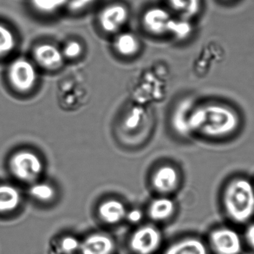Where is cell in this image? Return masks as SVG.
<instances>
[{
  "mask_svg": "<svg viewBox=\"0 0 254 254\" xmlns=\"http://www.w3.org/2000/svg\"><path fill=\"white\" fill-rule=\"evenodd\" d=\"M239 125L238 114L231 107L224 104H192L190 111V135L198 134L209 138H224L234 134Z\"/></svg>",
  "mask_w": 254,
  "mask_h": 254,
  "instance_id": "cell-1",
  "label": "cell"
},
{
  "mask_svg": "<svg viewBox=\"0 0 254 254\" xmlns=\"http://www.w3.org/2000/svg\"><path fill=\"white\" fill-rule=\"evenodd\" d=\"M223 206L228 217L236 223L249 222L254 216V186L246 177H236L225 186Z\"/></svg>",
  "mask_w": 254,
  "mask_h": 254,
  "instance_id": "cell-2",
  "label": "cell"
},
{
  "mask_svg": "<svg viewBox=\"0 0 254 254\" xmlns=\"http://www.w3.org/2000/svg\"><path fill=\"white\" fill-rule=\"evenodd\" d=\"M152 128L150 114L141 107L128 110L119 125L120 137L131 144L139 143L146 138Z\"/></svg>",
  "mask_w": 254,
  "mask_h": 254,
  "instance_id": "cell-3",
  "label": "cell"
},
{
  "mask_svg": "<svg viewBox=\"0 0 254 254\" xmlns=\"http://www.w3.org/2000/svg\"><path fill=\"white\" fill-rule=\"evenodd\" d=\"M130 10L121 1H113L102 7L97 16V22L101 31L108 35H116L128 24Z\"/></svg>",
  "mask_w": 254,
  "mask_h": 254,
  "instance_id": "cell-4",
  "label": "cell"
},
{
  "mask_svg": "<svg viewBox=\"0 0 254 254\" xmlns=\"http://www.w3.org/2000/svg\"><path fill=\"white\" fill-rule=\"evenodd\" d=\"M176 16L167 7L151 6L142 13L140 23L151 36L170 37Z\"/></svg>",
  "mask_w": 254,
  "mask_h": 254,
  "instance_id": "cell-5",
  "label": "cell"
},
{
  "mask_svg": "<svg viewBox=\"0 0 254 254\" xmlns=\"http://www.w3.org/2000/svg\"><path fill=\"white\" fill-rule=\"evenodd\" d=\"M9 168L18 180L34 183L43 170V164L38 155L29 151H19L10 158Z\"/></svg>",
  "mask_w": 254,
  "mask_h": 254,
  "instance_id": "cell-6",
  "label": "cell"
},
{
  "mask_svg": "<svg viewBox=\"0 0 254 254\" xmlns=\"http://www.w3.org/2000/svg\"><path fill=\"white\" fill-rule=\"evenodd\" d=\"M207 246L211 254H243L245 242L236 230L221 227L212 231Z\"/></svg>",
  "mask_w": 254,
  "mask_h": 254,
  "instance_id": "cell-7",
  "label": "cell"
},
{
  "mask_svg": "<svg viewBox=\"0 0 254 254\" xmlns=\"http://www.w3.org/2000/svg\"><path fill=\"white\" fill-rule=\"evenodd\" d=\"M7 76L12 87L19 92H29L38 80L35 65L25 58H17L13 61L9 66Z\"/></svg>",
  "mask_w": 254,
  "mask_h": 254,
  "instance_id": "cell-8",
  "label": "cell"
},
{
  "mask_svg": "<svg viewBox=\"0 0 254 254\" xmlns=\"http://www.w3.org/2000/svg\"><path fill=\"white\" fill-rule=\"evenodd\" d=\"M162 244V235L158 228L145 225L136 230L130 237L128 248L133 254H155Z\"/></svg>",
  "mask_w": 254,
  "mask_h": 254,
  "instance_id": "cell-9",
  "label": "cell"
},
{
  "mask_svg": "<svg viewBox=\"0 0 254 254\" xmlns=\"http://www.w3.org/2000/svg\"><path fill=\"white\" fill-rule=\"evenodd\" d=\"M33 57L39 67L49 72L61 70L65 61L61 48L50 43L37 45L33 51Z\"/></svg>",
  "mask_w": 254,
  "mask_h": 254,
  "instance_id": "cell-10",
  "label": "cell"
},
{
  "mask_svg": "<svg viewBox=\"0 0 254 254\" xmlns=\"http://www.w3.org/2000/svg\"><path fill=\"white\" fill-rule=\"evenodd\" d=\"M180 183V174L175 167L170 165L160 167L152 174V185L158 193L167 195L175 192Z\"/></svg>",
  "mask_w": 254,
  "mask_h": 254,
  "instance_id": "cell-11",
  "label": "cell"
},
{
  "mask_svg": "<svg viewBox=\"0 0 254 254\" xmlns=\"http://www.w3.org/2000/svg\"><path fill=\"white\" fill-rule=\"evenodd\" d=\"M113 49L121 58L131 59L140 53L141 42L134 33L122 31L115 35Z\"/></svg>",
  "mask_w": 254,
  "mask_h": 254,
  "instance_id": "cell-12",
  "label": "cell"
},
{
  "mask_svg": "<svg viewBox=\"0 0 254 254\" xmlns=\"http://www.w3.org/2000/svg\"><path fill=\"white\" fill-rule=\"evenodd\" d=\"M116 245L110 236L93 234L80 242L78 254H115Z\"/></svg>",
  "mask_w": 254,
  "mask_h": 254,
  "instance_id": "cell-13",
  "label": "cell"
},
{
  "mask_svg": "<svg viewBox=\"0 0 254 254\" xmlns=\"http://www.w3.org/2000/svg\"><path fill=\"white\" fill-rule=\"evenodd\" d=\"M163 254H211L207 243L196 237H187L172 243Z\"/></svg>",
  "mask_w": 254,
  "mask_h": 254,
  "instance_id": "cell-14",
  "label": "cell"
},
{
  "mask_svg": "<svg viewBox=\"0 0 254 254\" xmlns=\"http://www.w3.org/2000/svg\"><path fill=\"white\" fill-rule=\"evenodd\" d=\"M100 219L108 225H116L126 218L127 209L122 201L110 199L100 204L98 210Z\"/></svg>",
  "mask_w": 254,
  "mask_h": 254,
  "instance_id": "cell-15",
  "label": "cell"
},
{
  "mask_svg": "<svg viewBox=\"0 0 254 254\" xmlns=\"http://www.w3.org/2000/svg\"><path fill=\"white\" fill-rule=\"evenodd\" d=\"M168 8L179 17L192 20L201 11V0H166Z\"/></svg>",
  "mask_w": 254,
  "mask_h": 254,
  "instance_id": "cell-16",
  "label": "cell"
},
{
  "mask_svg": "<svg viewBox=\"0 0 254 254\" xmlns=\"http://www.w3.org/2000/svg\"><path fill=\"white\" fill-rule=\"evenodd\" d=\"M175 210L176 206L171 199L161 197L153 200L149 204L148 215L155 222H164L173 216Z\"/></svg>",
  "mask_w": 254,
  "mask_h": 254,
  "instance_id": "cell-17",
  "label": "cell"
},
{
  "mask_svg": "<svg viewBox=\"0 0 254 254\" xmlns=\"http://www.w3.org/2000/svg\"><path fill=\"white\" fill-rule=\"evenodd\" d=\"M20 202V192L16 187L9 184H0V213L13 211Z\"/></svg>",
  "mask_w": 254,
  "mask_h": 254,
  "instance_id": "cell-18",
  "label": "cell"
},
{
  "mask_svg": "<svg viewBox=\"0 0 254 254\" xmlns=\"http://www.w3.org/2000/svg\"><path fill=\"white\" fill-rule=\"evenodd\" d=\"M192 104H193L190 100H185L179 104L173 113L172 124L175 130L181 135H190L188 131V119Z\"/></svg>",
  "mask_w": 254,
  "mask_h": 254,
  "instance_id": "cell-19",
  "label": "cell"
},
{
  "mask_svg": "<svg viewBox=\"0 0 254 254\" xmlns=\"http://www.w3.org/2000/svg\"><path fill=\"white\" fill-rule=\"evenodd\" d=\"M193 31V24L191 19L176 16L170 37L176 41H186L190 38Z\"/></svg>",
  "mask_w": 254,
  "mask_h": 254,
  "instance_id": "cell-20",
  "label": "cell"
},
{
  "mask_svg": "<svg viewBox=\"0 0 254 254\" xmlns=\"http://www.w3.org/2000/svg\"><path fill=\"white\" fill-rule=\"evenodd\" d=\"M33 8L44 15H54L66 10L68 0H31Z\"/></svg>",
  "mask_w": 254,
  "mask_h": 254,
  "instance_id": "cell-21",
  "label": "cell"
},
{
  "mask_svg": "<svg viewBox=\"0 0 254 254\" xmlns=\"http://www.w3.org/2000/svg\"><path fill=\"white\" fill-rule=\"evenodd\" d=\"M80 242L73 236H64L55 242L52 254H78Z\"/></svg>",
  "mask_w": 254,
  "mask_h": 254,
  "instance_id": "cell-22",
  "label": "cell"
},
{
  "mask_svg": "<svg viewBox=\"0 0 254 254\" xmlns=\"http://www.w3.org/2000/svg\"><path fill=\"white\" fill-rule=\"evenodd\" d=\"M30 195L40 202H50L55 198L56 191L47 183H35L30 187Z\"/></svg>",
  "mask_w": 254,
  "mask_h": 254,
  "instance_id": "cell-23",
  "label": "cell"
},
{
  "mask_svg": "<svg viewBox=\"0 0 254 254\" xmlns=\"http://www.w3.org/2000/svg\"><path fill=\"white\" fill-rule=\"evenodd\" d=\"M16 44L15 34L10 28L0 23V58L9 55Z\"/></svg>",
  "mask_w": 254,
  "mask_h": 254,
  "instance_id": "cell-24",
  "label": "cell"
},
{
  "mask_svg": "<svg viewBox=\"0 0 254 254\" xmlns=\"http://www.w3.org/2000/svg\"><path fill=\"white\" fill-rule=\"evenodd\" d=\"M61 50L65 61H75L83 56L84 54V46L80 40L71 39L65 42Z\"/></svg>",
  "mask_w": 254,
  "mask_h": 254,
  "instance_id": "cell-25",
  "label": "cell"
},
{
  "mask_svg": "<svg viewBox=\"0 0 254 254\" xmlns=\"http://www.w3.org/2000/svg\"><path fill=\"white\" fill-rule=\"evenodd\" d=\"M98 0H68L66 10L71 13H80L92 7Z\"/></svg>",
  "mask_w": 254,
  "mask_h": 254,
  "instance_id": "cell-26",
  "label": "cell"
},
{
  "mask_svg": "<svg viewBox=\"0 0 254 254\" xmlns=\"http://www.w3.org/2000/svg\"><path fill=\"white\" fill-rule=\"evenodd\" d=\"M245 243L254 252V223L249 225L245 234Z\"/></svg>",
  "mask_w": 254,
  "mask_h": 254,
  "instance_id": "cell-27",
  "label": "cell"
},
{
  "mask_svg": "<svg viewBox=\"0 0 254 254\" xmlns=\"http://www.w3.org/2000/svg\"><path fill=\"white\" fill-rule=\"evenodd\" d=\"M126 217L131 223H137L141 220L143 215L139 210H133L127 213Z\"/></svg>",
  "mask_w": 254,
  "mask_h": 254,
  "instance_id": "cell-28",
  "label": "cell"
},
{
  "mask_svg": "<svg viewBox=\"0 0 254 254\" xmlns=\"http://www.w3.org/2000/svg\"><path fill=\"white\" fill-rule=\"evenodd\" d=\"M230 1H231V0H230Z\"/></svg>",
  "mask_w": 254,
  "mask_h": 254,
  "instance_id": "cell-29",
  "label": "cell"
}]
</instances>
